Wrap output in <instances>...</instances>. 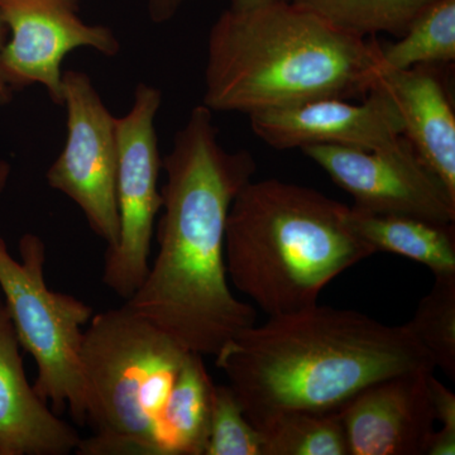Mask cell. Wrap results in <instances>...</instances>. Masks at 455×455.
<instances>
[{"instance_id": "obj_23", "label": "cell", "mask_w": 455, "mask_h": 455, "mask_svg": "<svg viewBox=\"0 0 455 455\" xmlns=\"http://www.w3.org/2000/svg\"><path fill=\"white\" fill-rule=\"evenodd\" d=\"M185 0H147L148 14L156 25H163L179 13Z\"/></svg>"}, {"instance_id": "obj_6", "label": "cell", "mask_w": 455, "mask_h": 455, "mask_svg": "<svg viewBox=\"0 0 455 455\" xmlns=\"http://www.w3.org/2000/svg\"><path fill=\"white\" fill-rule=\"evenodd\" d=\"M20 260L0 236V287L18 343L37 364L33 388L53 411L70 409L75 423L86 424V390L82 366L84 326L94 309L68 293L50 290L44 278L46 245L27 233L20 241Z\"/></svg>"}, {"instance_id": "obj_13", "label": "cell", "mask_w": 455, "mask_h": 455, "mask_svg": "<svg viewBox=\"0 0 455 455\" xmlns=\"http://www.w3.org/2000/svg\"><path fill=\"white\" fill-rule=\"evenodd\" d=\"M20 347L0 300V455L73 453L82 438L29 385Z\"/></svg>"}, {"instance_id": "obj_16", "label": "cell", "mask_w": 455, "mask_h": 455, "mask_svg": "<svg viewBox=\"0 0 455 455\" xmlns=\"http://www.w3.org/2000/svg\"><path fill=\"white\" fill-rule=\"evenodd\" d=\"M203 355L188 353L158 430V455H204L215 383Z\"/></svg>"}, {"instance_id": "obj_20", "label": "cell", "mask_w": 455, "mask_h": 455, "mask_svg": "<svg viewBox=\"0 0 455 455\" xmlns=\"http://www.w3.org/2000/svg\"><path fill=\"white\" fill-rule=\"evenodd\" d=\"M406 328L449 379H455V274L435 276Z\"/></svg>"}, {"instance_id": "obj_5", "label": "cell", "mask_w": 455, "mask_h": 455, "mask_svg": "<svg viewBox=\"0 0 455 455\" xmlns=\"http://www.w3.org/2000/svg\"><path fill=\"white\" fill-rule=\"evenodd\" d=\"M187 349L125 305L95 314L84 331L86 423L79 455H158L164 407Z\"/></svg>"}, {"instance_id": "obj_26", "label": "cell", "mask_w": 455, "mask_h": 455, "mask_svg": "<svg viewBox=\"0 0 455 455\" xmlns=\"http://www.w3.org/2000/svg\"><path fill=\"white\" fill-rule=\"evenodd\" d=\"M11 164H9L7 161H0V194H2L5 187H7L8 180L11 178Z\"/></svg>"}, {"instance_id": "obj_2", "label": "cell", "mask_w": 455, "mask_h": 455, "mask_svg": "<svg viewBox=\"0 0 455 455\" xmlns=\"http://www.w3.org/2000/svg\"><path fill=\"white\" fill-rule=\"evenodd\" d=\"M214 357L253 427L280 412L339 411L374 382L435 370L406 325L319 304L268 316Z\"/></svg>"}, {"instance_id": "obj_25", "label": "cell", "mask_w": 455, "mask_h": 455, "mask_svg": "<svg viewBox=\"0 0 455 455\" xmlns=\"http://www.w3.org/2000/svg\"><path fill=\"white\" fill-rule=\"evenodd\" d=\"M283 2V0H230V7L235 11H243L260 7V5L272 4V3Z\"/></svg>"}, {"instance_id": "obj_18", "label": "cell", "mask_w": 455, "mask_h": 455, "mask_svg": "<svg viewBox=\"0 0 455 455\" xmlns=\"http://www.w3.org/2000/svg\"><path fill=\"white\" fill-rule=\"evenodd\" d=\"M263 455H349L339 411H286L257 424Z\"/></svg>"}, {"instance_id": "obj_8", "label": "cell", "mask_w": 455, "mask_h": 455, "mask_svg": "<svg viewBox=\"0 0 455 455\" xmlns=\"http://www.w3.org/2000/svg\"><path fill=\"white\" fill-rule=\"evenodd\" d=\"M62 107L68 113V137L47 171V182L73 200L90 229L113 248L119 239L116 116L83 71H64Z\"/></svg>"}, {"instance_id": "obj_11", "label": "cell", "mask_w": 455, "mask_h": 455, "mask_svg": "<svg viewBox=\"0 0 455 455\" xmlns=\"http://www.w3.org/2000/svg\"><path fill=\"white\" fill-rule=\"evenodd\" d=\"M248 118L254 136L275 149L307 146L377 149L396 142L403 132L396 101L379 80L359 103L323 98Z\"/></svg>"}, {"instance_id": "obj_14", "label": "cell", "mask_w": 455, "mask_h": 455, "mask_svg": "<svg viewBox=\"0 0 455 455\" xmlns=\"http://www.w3.org/2000/svg\"><path fill=\"white\" fill-rule=\"evenodd\" d=\"M451 66H415L383 75L379 80L396 101L403 119V136L455 196V110Z\"/></svg>"}, {"instance_id": "obj_15", "label": "cell", "mask_w": 455, "mask_h": 455, "mask_svg": "<svg viewBox=\"0 0 455 455\" xmlns=\"http://www.w3.org/2000/svg\"><path fill=\"white\" fill-rule=\"evenodd\" d=\"M349 226L374 252H388L427 266L438 275L455 274L454 224L407 217L370 214L350 206Z\"/></svg>"}, {"instance_id": "obj_22", "label": "cell", "mask_w": 455, "mask_h": 455, "mask_svg": "<svg viewBox=\"0 0 455 455\" xmlns=\"http://www.w3.org/2000/svg\"><path fill=\"white\" fill-rule=\"evenodd\" d=\"M431 400L436 423L442 425L443 431L455 433V395L443 385L434 374L430 377Z\"/></svg>"}, {"instance_id": "obj_24", "label": "cell", "mask_w": 455, "mask_h": 455, "mask_svg": "<svg viewBox=\"0 0 455 455\" xmlns=\"http://www.w3.org/2000/svg\"><path fill=\"white\" fill-rule=\"evenodd\" d=\"M8 38V27L5 25L2 14H0V56H2L3 49H4ZM12 98H13V90H12L11 86L5 82L2 68H0V107L7 106V104L11 103Z\"/></svg>"}, {"instance_id": "obj_9", "label": "cell", "mask_w": 455, "mask_h": 455, "mask_svg": "<svg viewBox=\"0 0 455 455\" xmlns=\"http://www.w3.org/2000/svg\"><path fill=\"white\" fill-rule=\"evenodd\" d=\"M301 151L353 197L355 211L455 223V196L403 136L383 148L307 146Z\"/></svg>"}, {"instance_id": "obj_19", "label": "cell", "mask_w": 455, "mask_h": 455, "mask_svg": "<svg viewBox=\"0 0 455 455\" xmlns=\"http://www.w3.org/2000/svg\"><path fill=\"white\" fill-rule=\"evenodd\" d=\"M361 37L388 33L400 37L435 0H290Z\"/></svg>"}, {"instance_id": "obj_3", "label": "cell", "mask_w": 455, "mask_h": 455, "mask_svg": "<svg viewBox=\"0 0 455 455\" xmlns=\"http://www.w3.org/2000/svg\"><path fill=\"white\" fill-rule=\"evenodd\" d=\"M381 44L290 0L228 8L208 37L203 104L254 114L323 98L358 100L379 79Z\"/></svg>"}, {"instance_id": "obj_1", "label": "cell", "mask_w": 455, "mask_h": 455, "mask_svg": "<svg viewBox=\"0 0 455 455\" xmlns=\"http://www.w3.org/2000/svg\"><path fill=\"white\" fill-rule=\"evenodd\" d=\"M163 169L157 256L124 305L188 352L214 357L256 324V307L228 283L224 243L230 205L257 164L245 149L221 145L212 112L202 104L175 134Z\"/></svg>"}, {"instance_id": "obj_12", "label": "cell", "mask_w": 455, "mask_h": 455, "mask_svg": "<svg viewBox=\"0 0 455 455\" xmlns=\"http://www.w3.org/2000/svg\"><path fill=\"white\" fill-rule=\"evenodd\" d=\"M431 374H395L350 398L339 410L349 455H425L436 423Z\"/></svg>"}, {"instance_id": "obj_17", "label": "cell", "mask_w": 455, "mask_h": 455, "mask_svg": "<svg viewBox=\"0 0 455 455\" xmlns=\"http://www.w3.org/2000/svg\"><path fill=\"white\" fill-rule=\"evenodd\" d=\"M455 0H435L395 44H381L379 77L420 65H454Z\"/></svg>"}, {"instance_id": "obj_10", "label": "cell", "mask_w": 455, "mask_h": 455, "mask_svg": "<svg viewBox=\"0 0 455 455\" xmlns=\"http://www.w3.org/2000/svg\"><path fill=\"white\" fill-rule=\"evenodd\" d=\"M79 13L80 0H0L9 31L0 68L12 90L41 85L53 104L62 106V62L71 51L118 55L116 33L84 22Z\"/></svg>"}, {"instance_id": "obj_7", "label": "cell", "mask_w": 455, "mask_h": 455, "mask_svg": "<svg viewBox=\"0 0 455 455\" xmlns=\"http://www.w3.org/2000/svg\"><path fill=\"white\" fill-rule=\"evenodd\" d=\"M161 103L163 92L140 83L134 90L130 112L116 118L119 239L107 250L101 278L108 289L124 301L130 300L145 281L156 218L163 206L158 187L163 158L156 132Z\"/></svg>"}, {"instance_id": "obj_21", "label": "cell", "mask_w": 455, "mask_h": 455, "mask_svg": "<svg viewBox=\"0 0 455 455\" xmlns=\"http://www.w3.org/2000/svg\"><path fill=\"white\" fill-rule=\"evenodd\" d=\"M204 455H263L259 433L248 420L229 385L215 383Z\"/></svg>"}, {"instance_id": "obj_4", "label": "cell", "mask_w": 455, "mask_h": 455, "mask_svg": "<svg viewBox=\"0 0 455 455\" xmlns=\"http://www.w3.org/2000/svg\"><path fill=\"white\" fill-rule=\"evenodd\" d=\"M350 206L277 179L251 180L228 212V278L267 316L307 309L374 251L349 226Z\"/></svg>"}]
</instances>
